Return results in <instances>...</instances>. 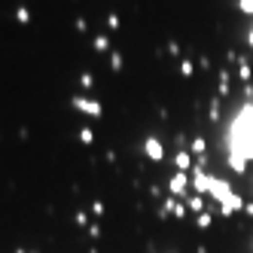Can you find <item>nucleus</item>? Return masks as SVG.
Listing matches in <instances>:
<instances>
[{
  "instance_id": "1",
  "label": "nucleus",
  "mask_w": 253,
  "mask_h": 253,
  "mask_svg": "<svg viewBox=\"0 0 253 253\" xmlns=\"http://www.w3.org/2000/svg\"><path fill=\"white\" fill-rule=\"evenodd\" d=\"M226 144V165L232 174H244L247 165L253 162V101H244L238 113L229 119L223 131Z\"/></svg>"
},
{
  "instance_id": "2",
  "label": "nucleus",
  "mask_w": 253,
  "mask_h": 253,
  "mask_svg": "<svg viewBox=\"0 0 253 253\" xmlns=\"http://www.w3.org/2000/svg\"><path fill=\"white\" fill-rule=\"evenodd\" d=\"M208 195H214V199L220 201V214H223V217H232V214H238V211H244V204H247L232 186H229V180H223V177H211Z\"/></svg>"
},
{
  "instance_id": "3",
  "label": "nucleus",
  "mask_w": 253,
  "mask_h": 253,
  "mask_svg": "<svg viewBox=\"0 0 253 253\" xmlns=\"http://www.w3.org/2000/svg\"><path fill=\"white\" fill-rule=\"evenodd\" d=\"M73 110L86 113V116H91V119L104 116V104H101V101H91V98H73Z\"/></svg>"
},
{
  "instance_id": "4",
  "label": "nucleus",
  "mask_w": 253,
  "mask_h": 253,
  "mask_svg": "<svg viewBox=\"0 0 253 253\" xmlns=\"http://www.w3.org/2000/svg\"><path fill=\"white\" fill-rule=\"evenodd\" d=\"M186 186H189V174H183V171H174V177L168 180V192H171V199H183Z\"/></svg>"
},
{
  "instance_id": "5",
  "label": "nucleus",
  "mask_w": 253,
  "mask_h": 253,
  "mask_svg": "<svg viewBox=\"0 0 253 253\" xmlns=\"http://www.w3.org/2000/svg\"><path fill=\"white\" fill-rule=\"evenodd\" d=\"M144 153H146L149 162H162V159H165V146H162L159 137H146V141H144Z\"/></svg>"
},
{
  "instance_id": "6",
  "label": "nucleus",
  "mask_w": 253,
  "mask_h": 253,
  "mask_svg": "<svg viewBox=\"0 0 253 253\" xmlns=\"http://www.w3.org/2000/svg\"><path fill=\"white\" fill-rule=\"evenodd\" d=\"M189 180H192V186H195V195H204V192L211 189V174L204 168H192V177Z\"/></svg>"
},
{
  "instance_id": "7",
  "label": "nucleus",
  "mask_w": 253,
  "mask_h": 253,
  "mask_svg": "<svg viewBox=\"0 0 253 253\" xmlns=\"http://www.w3.org/2000/svg\"><path fill=\"white\" fill-rule=\"evenodd\" d=\"M171 214L183 220V217H186V204H183L180 199H165V204H162V217H171Z\"/></svg>"
},
{
  "instance_id": "8",
  "label": "nucleus",
  "mask_w": 253,
  "mask_h": 253,
  "mask_svg": "<svg viewBox=\"0 0 253 253\" xmlns=\"http://www.w3.org/2000/svg\"><path fill=\"white\" fill-rule=\"evenodd\" d=\"M174 168L183 171V174H186V171L192 168V153H189V149H177V156H174Z\"/></svg>"
},
{
  "instance_id": "9",
  "label": "nucleus",
  "mask_w": 253,
  "mask_h": 253,
  "mask_svg": "<svg viewBox=\"0 0 253 253\" xmlns=\"http://www.w3.org/2000/svg\"><path fill=\"white\" fill-rule=\"evenodd\" d=\"M186 211L204 214V195H189V199H186Z\"/></svg>"
},
{
  "instance_id": "10",
  "label": "nucleus",
  "mask_w": 253,
  "mask_h": 253,
  "mask_svg": "<svg viewBox=\"0 0 253 253\" xmlns=\"http://www.w3.org/2000/svg\"><path fill=\"white\" fill-rule=\"evenodd\" d=\"M189 153H192V156H208V141H204V137H195Z\"/></svg>"
},
{
  "instance_id": "11",
  "label": "nucleus",
  "mask_w": 253,
  "mask_h": 253,
  "mask_svg": "<svg viewBox=\"0 0 253 253\" xmlns=\"http://www.w3.org/2000/svg\"><path fill=\"white\" fill-rule=\"evenodd\" d=\"M214 223V214L211 211H204V214H199V220H195V226H199V229H208Z\"/></svg>"
},
{
  "instance_id": "12",
  "label": "nucleus",
  "mask_w": 253,
  "mask_h": 253,
  "mask_svg": "<svg viewBox=\"0 0 253 253\" xmlns=\"http://www.w3.org/2000/svg\"><path fill=\"white\" fill-rule=\"evenodd\" d=\"M16 18L21 21V25H28V21H31V13H28L25 6H18V9H16Z\"/></svg>"
},
{
  "instance_id": "13",
  "label": "nucleus",
  "mask_w": 253,
  "mask_h": 253,
  "mask_svg": "<svg viewBox=\"0 0 253 253\" xmlns=\"http://www.w3.org/2000/svg\"><path fill=\"white\" fill-rule=\"evenodd\" d=\"M238 9L247 13V16H253V0H238Z\"/></svg>"
},
{
  "instance_id": "14",
  "label": "nucleus",
  "mask_w": 253,
  "mask_h": 253,
  "mask_svg": "<svg viewBox=\"0 0 253 253\" xmlns=\"http://www.w3.org/2000/svg\"><path fill=\"white\" fill-rule=\"evenodd\" d=\"M95 49H98V52H107V49H110V40H107V37H98V40H95Z\"/></svg>"
},
{
  "instance_id": "15",
  "label": "nucleus",
  "mask_w": 253,
  "mask_h": 253,
  "mask_svg": "<svg viewBox=\"0 0 253 253\" xmlns=\"http://www.w3.org/2000/svg\"><path fill=\"white\" fill-rule=\"evenodd\" d=\"M91 137H95V134H91V128H83V131H79V141H83V144H91Z\"/></svg>"
},
{
  "instance_id": "16",
  "label": "nucleus",
  "mask_w": 253,
  "mask_h": 253,
  "mask_svg": "<svg viewBox=\"0 0 253 253\" xmlns=\"http://www.w3.org/2000/svg\"><path fill=\"white\" fill-rule=\"evenodd\" d=\"M79 83H83V86H86V89H89V86H91V83H95V76H91V73H83V76H79Z\"/></svg>"
},
{
  "instance_id": "17",
  "label": "nucleus",
  "mask_w": 253,
  "mask_h": 253,
  "mask_svg": "<svg viewBox=\"0 0 253 253\" xmlns=\"http://www.w3.org/2000/svg\"><path fill=\"white\" fill-rule=\"evenodd\" d=\"M110 64H113V67H116V71H119V67H122V55H119V52H113V58H110Z\"/></svg>"
},
{
  "instance_id": "18",
  "label": "nucleus",
  "mask_w": 253,
  "mask_h": 253,
  "mask_svg": "<svg viewBox=\"0 0 253 253\" xmlns=\"http://www.w3.org/2000/svg\"><path fill=\"white\" fill-rule=\"evenodd\" d=\"M180 73H183V76H192V64L183 61V64H180Z\"/></svg>"
},
{
  "instance_id": "19",
  "label": "nucleus",
  "mask_w": 253,
  "mask_h": 253,
  "mask_svg": "<svg viewBox=\"0 0 253 253\" xmlns=\"http://www.w3.org/2000/svg\"><path fill=\"white\" fill-rule=\"evenodd\" d=\"M244 214H247V217H253V201H247V204H244Z\"/></svg>"
},
{
  "instance_id": "20",
  "label": "nucleus",
  "mask_w": 253,
  "mask_h": 253,
  "mask_svg": "<svg viewBox=\"0 0 253 253\" xmlns=\"http://www.w3.org/2000/svg\"><path fill=\"white\" fill-rule=\"evenodd\" d=\"M247 46H250V49H253V28L247 31Z\"/></svg>"
}]
</instances>
